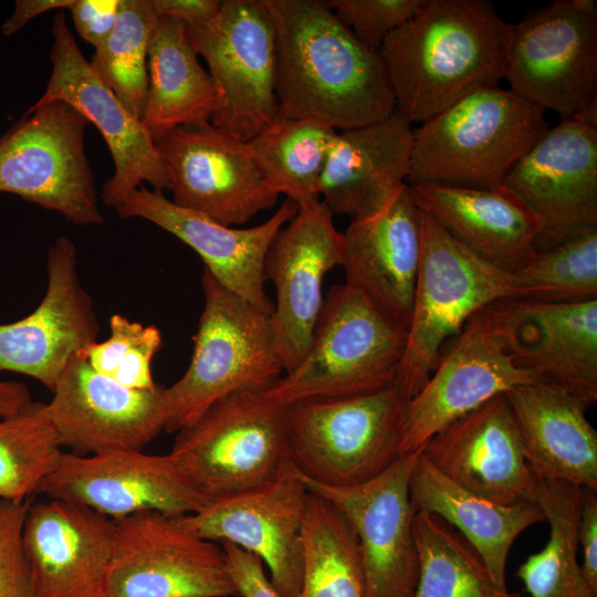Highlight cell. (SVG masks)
<instances>
[{
    "label": "cell",
    "mask_w": 597,
    "mask_h": 597,
    "mask_svg": "<svg viewBox=\"0 0 597 597\" xmlns=\"http://www.w3.org/2000/svg\"><path fill=\"white\" fill-rule=\"evenodd\" d=\"M276 38L279 116L338 130L379 122L395 100L379 51L322 0H264Z\"/></svg>",
    "instance_id": "1"
},
{
    "label": "cell",
    "mask_w": 597,
    "mask_h": 597,
    "mask_svg": "<svg viewBox=\"0 0 597 597\" xmlns=\"http://www.w3.org/2000/svg\"><path fill=\"white\" fill-rule=\"evenodd\" d=\"M512 24L485 0H428L379 48L395 107L422 124L504 78Z\"/></svg>",
    "instance_id": "2"
},
{
    "label": "cell",
    "mask_w": 597,
    "mask_h": 597,
    "mask_svg": "<svg viewBox=\"0 0 597 597\" xmlns=\"http://www.w3.org/2000/svg\"><path fill=\"white\" fill-rule=\"evenodd\" d=\"M545 111L499 85L413 128L407 184L492 189L548 129Z\"/></svg>",
    "instance_id": "3"
},
{
    "label": "cell",
    "mask_w": 597,
    "mask_h": 597,
    "mask_svg": "<svg viewBox=\"0 0 597 597\" xmlns=\"http://www.w3.org/2000/svg\"><path fill=\"white\" fill-rule=\"evenodd\" d=\"M205 305L186 373L163 387L164 431L195 422L213 402L239 390H266L284 374L271 315L222 286L206 269Z\"/></svg>",
    "instance_id": "4"
},
{
    "label": "cell",
    "mask_w": 597,
    "mask_h": 597,
    "mask_svg": "<svg viewBox=\"0 0 597 597\" xmlns=\"http://www.w3.org/2000/svg\"><path fill=\"white\" fill-rule=\"evenodd\" d=\"M406 342L407 327L362 292L347 284L332 286L308 352L266 394L291 405L383 389L396 383Z\"/></svg>",
    "instance_id": "5"
},
{
    "label": "cell",
    "mask_w": 597,
    "mask_h": 597,
    "mask_svg": "<svg viewBox=\"0 0 597 597\" xmlns=\"http://www.w3.org/2000/svg\"><path fill=\"white\" fill-rule=\"evenodd\" d=\"M210 501L263 486L293 467L289 406L247 389L176 432L169 452Z\"/></svg>",
    "instance_id": "6"
},
{
    "label": "cell",
    "mask_w": 597,
    "mask_h": 597,
    "mask_svg": "<svg viewBox=\"0 0 597 597\" xmlns=\"http://www.w3.org/2000/svg\"><path fill=\"white\" fill-rule=\"evenodd\" d=\"M420 222L412 311L396 378L407 400L434 370L444 342L455 336L474 313L498 301L515 298L513 273L480 259L421 210Z\"/></svg>",
    "instance_id": "7"
},
{
    "label": "cell",
    "mask_w": 597,
    "mask_h": 597,
    "mask_svg": "<svg viewBox=\"0 0 597 597\" xmlns=\"http://www.w3.org/2000/svg\"><path fill=\"white\" fill-rule=\"evenodd\" d=\"M406 400L395 383L366 394L287 405L293 467L304 479L333 488L376 478L400 457Z\"/></svg>",
    "instance_id": "8"
},
{
    "label": "cell",
    "mask_w": 597,
    "mask_h": 597,
    "mask_svg": "<svg viewBox=\"0 0 597 597\" xmlns=\"http://www.w3.org/2000/svg\"><path fill=\"white\" fill-rule=\"evenodd\" d=\"M88 121L55 100L34 104L0 138V192H9L75 226L104 222L85 154Z\"/></svg>",
    "instance_id": "9"
},
{
    "label": "cell",
    "mask_w": 597,
    "mask_h": 597,
    "mask_svg": "<svg viewBox=\"0 0 597 597\" xmlns=\"http://www.w3.org/2000/svg\"><path fill=\"white\" fill-rule=\"evenodd\" d=\"M220 93L210 123L247 143L279 116L276 38L264 0H224L207 22L186 27Z\"/></svg>",
    "instance_id": "10"
},
{
    "label": "cell",
    "mask_w": 597,
    "mask_h": 597,
    "mask_svg": "<svg viewBox=\"0 0 597 597\" xmlns=\"http://www.w3.org/2000/svg\"><path fill=\"white\" fill-rule=\"evenodd\" d=\"M113 521L104 597L239 596L221 545L187 530L179 515L144 511Z\"/></svg>",
    "instance_id": "11"
},
{
    "label": "cell",
    "mask_w": 597,
    "mask_h": 597,
    "mask_svg": "<svg viewBox=\"0 0 597 597\" xmlns=\"http://www.w3.org/2000/svg\"><path fill=\"white\" fill-rule=\"evenodd\" d=\"M504 78L562 121L577 117L596 96V1L558 0L512 24Z\"/></svg>",
    "instance_id": "12"
},
{
    "label": "cell",
    "mask_w": 597,
    "mask_h": 597,
    "mask_svg": "<svg viewBox=\"0 0 597 597\" xmlns=\"http://www.w3.org/2000/svg\"><path fill=\"white\" fill-rule=\"evenodd\" d=\"M542 381L512 360L486 307L474 313L442 353L421 389L406 400L399 455L420 451L444 427L512 388Z\"/></svg>",
    "instance_id": "13"
},
{
    "label": "cell",
    "mask_w": 597,
    "mask_h": 597,
    "mask_svg": "<svg viewBox=\"0 0 597 597\" xmlns=\"http://www.w3.org/2000/svg\"><path fill=\"white\" fill-rule=\"evenodd\" d=\"M40 493L111 520L144 511L192 514L210 501L170 453L148 454L143 450L90 455L63 451Z\"/></svg>",
    "instance_id": "14"
},
{
    "label": "cell",
    "mask_w": 597,
    "mask_h": 597,
    "mask_svg": "<svg viewBox=\"0 0 597 597\" xmlns=\"http://www.w3.org/2000/svg\"><path fill=\"white\" fill-rule=\"evenodd\" d=\"M51 31L52 72L35 104L63 101L100 130L114 163V174L103 187V203L116 209L144 181L156 191L168 190V178L156 143L142 121L129 113L93 72L66 24L63 10L54 15Z\"/></svg>",
    "instance_id": "15"
},
{
    "label": "cell",
    "mask_w": 597,
    "mask_h": 597,
    "mask_svg": "<svg viewBox=\"0 0 597 597\" xmlns=\"http://www.w3.org/2000/svg\"><path fill=\"white\" fill-rule=\"evenodd\" d=\"M156 147L171 201L184 209L231 227L276 203L279 195L261 178L245 143L209 121L179 126Z\"/></svg>",
    "instance_id": "16"
},
{
    "label": "cell",
    "mask_w": 597,
    "mask_h": 597,
    "mask_svg": "<svg viewBox=\"0 0 597 597\" xmlns=\"http://www.w3.org/2000/svg\"><path fill=\"white\" fill-rule=\"evenodd\" d=\"M502 186L542 222L536 251L597 228V128L579 118L548 128Z\"/></svg>",
    "instance_id": "17"
},
{
    "label": "cell",
    "mask_w": 597,
    "mask_h": 597,
    "mask_svg": "<svg viewBox=\"0 0 597 597\" xmlns=\"http://www.w3.org/2000/svg\"><path fill=\"white\" fill-rule=\"evenodd\" d=\"M421 450L399 457L383 473L356 485L325 486L300 475L310 492L336 505L353 525L363 558L366 597H413L419 556L410 479Z\"/></svg>",
    "instance_id": "18"
},
{
    "label": "cell",
    "mask_w": 597,
    "mask_h": 597,
    "mask_svg": "<svg viewBox=\"0 0 597 597\" xmlns=\"http://www.w3.org/2000/svg\"><path fill=\"white\" fill-rule=\"evenodd\" d=\"M307 496L292 467L263 486L211 500L196 513L179 515V521L200 537L229 542L258 556L281 597H298Z\"/></svg>",
    "instance_id": "19"
},
{
    "label": "cell",
    "mask_w": 597,
    "mask_h": 597,
    "mask_svg": "<svg viewBox=\"0 0 597 597\" xmlns=\"http://www.w3.org/2000/svg\"><path fill=\"white\" fill-rule=\"evenodd\" d=\"M297 212L273 238L264 262L265 280L275 287L271 315L284 374L308 352L322 305L326 273L343 263L344 238L334 214L318 199Z\"/></svg>",
    "instance_id": "20"
},
{
    "label": "cell",
    "mask_w": 597,
    "mask_h": 597,
    "mask_svg": "<svg viewBox=\"0 0 597 597\" xmlns=\"http://www.w3.org/2000/svg\"><path fill=\"white\" fill-rule=\"evenodd\" d=\"M46 274V290L36 308L19 321L0 324V373L32 377L52 391L70 362L97 342L98 322L69 238L59 237L49 248Z\"/></svg>",
    "instance_id": "21"
},
{
    "label": "cell",
    "mask_w": 597,
    "mask_h": 597,
    "mask_svg": "<svg viewBox=\"0 0 597 597\" xmlns=\"http://www.w3.org/2000/svg\"><path fill=\"white\" fill-rule=\"evenodd\" d=\"M486 310L514 364L543 383L597 400V300L580 303L498 301Z\"/></svg>",
    "instance_id": "22"
},
{
    "label": "cell",
    "mask_w": 597,
    "mask_h": 597,
    "mask_svg": "<svg viewBox=\"0 0 597 597\" xmlns=\"http://www.w3.org/2000/svg\"><path fill=\"white\" fill-rule=\"evenodd\" d=\"M161 391L125 387L78 354L59 377L46 411L61 447L72 453L143 450L165 428Z\"/></svg>",
    "instance_id": "23"
},
{
    "label": "cell",
    "mask_w": 597,
    "mask_h": 597,
    "mask_svg": "<svg viewBox=\"0 0 597 597\" xmlns=\"http://www.w3.org/2000/svg\"><path fill=\"white\" fill-rule=\"evenodd\" d=\"M297 209L293 200L286 199L263 223L237 229L184 209L163 192L140 186L115 210L122 218L147 220L178 238L202 259L205 269L222 286L272 315L274 305L265 292V256L276 232Z\"/></svg>",
    "instance_id": "24"
},
{
    "label": "cell",
    "mask_w": 597,
    "mask_h": 597,
    "mask_svg": "<svg viewBox=\"0 0 597 597\" xmlns=\"http://www.w3.org/2000/svg\"><path fill=\"white\" fill-rule=\"evenodd\" d=\"M421 453L447 479L475 495L500 504L535 501L537 476L505 394L444 427Z\"/></svg>",
    "instance_id": "25"
},
{
    "label": "cell",
    "mask_w": 597,
    "mask_h": 597,
    "mask_svg": "<svg viewBox=\"0 0 597 597\" xmlns=\"http://www.w3.org/2000/svg\"><path fill=\"white\" fill-rule=\"evenodd\" d=\"M347 285L408 328L421 251L420 210L408 184L343 232Z\"/></svg>",
    "instance_id": "26"
},
{
    "label": "cell",
    "mask_w": 597,
    "mask_h": 597,
    "mask_svg": "<svg viewBox=\"0 0 597 597\" xmlns=\"http://www.w3.org/2000/svg\"><path fill=\"white\" fill-rule=\"evenodd\" d=\"M22 543L39 597H101L114 521L62 500L31 503Z\"/></svg>",
    "instance_id": "27"
},
{
    "label": "cell",
    "mask_w": 597,
    "mask_h": 597,
    "mask_svg": "<svg viewBox=\"0 0 597 597\" xmlns=\"http://www.w3.org/2000/svg\"><path fill=\"white\" fill-rule=\"evenodd\" d=\"M417 207L480 259L514 273L537 251L542 222L503 186L473 189L408 184Z\"/></svg>",
    "instance_id": "28"
},
{
    "label": "cell",
    "mask_w": 597,
    "mask_h": 597,
    "mask_svg": "<svg viewBox=\"0 0 597 597\" xmlns=\"http://www.w3.org/2000/svg\"><path fill=\"white\" fill-rule=\"evenodd\" d=\"M412 140V124L397 111L337 132L320 180V199L333 214L350 220L377 209L406 184Z\"/></svg>",
    "instance_id": "29"
},
{
    "label": "cell",
    "mask_w": 597,
    "mask_h": 597,
    "mask_svg": "<svg viewBox=\"0 0 597 597\" xmlns=\"http://www.w3.org/2000/svg\"><path fill=\"white\" fill-rule=\"evenodd\" d=\"M526 460L540 479L597 490V431L588 407L568 391L543 381L505 392Z\"/></svg>",
    "instance_id": "30"
},
{
    "label": "cell",
    "mask_w": 597,
    "mask_h": 597,
    "mask_svg": "<svg viewBox=\"0 0 597 597\" xmlns=\"http://www.w3.org/2000/svg\"><path fill=\"white\" fill-rule=\"evenodd\" d=\"M417 512L433 514L457 527L479 555L498 587H506V562L516 537L545 521L536 501L500 504L475 495L441 474L420 452L410 479Z\"/></svg>",
    "instance_id": "31"
},
{
    "label": "cell",
    "mask_w": 597,
    "mask_h": 597,
    "mask_svg": "<svg viewBox=\"0 0 597 597\" xmlns=\"http://www.w3.org/2000/svg\"><path fill=\"white\" fill-rule=\"evenodd\" d=\"M186 25L159 17L148 48V91L142 123L157 143L184 125L210 121L220 93L198 61Z\"/></svg>",
    "instance_id": "32"
},
{
    "label": "cell",
    "mask_w": 597,
    "mask_h": 597,
    "mask_svg": "<svg viewBox=\"0 0 597 597\" xmlns=\"http://www.w3.org/2000/svg\"><path fill=\"white\" fill-rule=\"evenodd\" d=\"M336 134L314 119L277 116L245 147L265 185L300 206L320 199V180Z\"/></svg>",
    "instance_id": "33"
},
{
    "label": "cell",
    "mask_w": 597,
    "mask_h": 597,
    "mask_svg": "<svg viewBox=\"0 0 597 597\" xmlns=\"http://www.w3.org/2000/svg\"><path fill=\"white\" fill-rule=\"evenodd\" d=\"M579 494L574 484L537 478L534 500L549 524V537L516 574L531 597H597L577 558Z\"/></svg>",
    "instance_id": "34"
},
{
    "label": "cell",
    "mask_w": 597,
    "mask_h": 597,
    "mask_svg": "<svg viewBox=\"0 0 597 597\" xmlns=\"http://www.w3.org/2000/svg\"><path fill=\"white\" fill-rule=\"evenodd\" d=\"M298 597H366L359 542L345 514L308 491Z\"/></svg>",
    "instance_id": "35"
},
{
    "label": "cell",
    "mask_w": 597,
    "mask_h": 597,
    "mask_svg": "<svg viewBox=\"0 0 597 597\" xmlns=\"http://www.w3.org/2000/svg\"><path fill=\"white\" fill-rule=\"evenodd\" d=\"M419 574L413 597H521L496 586L475 551L449 524L417 512Z\"/></svg>",
    "instance_id": "36"
},
{
    "label": "cell",
    "mask_w": 597,
    "mask_h": 597,
    "mask_svg": "<svg viewBox=\"0 0 597 597\" xmlns=\"http://www.w3.org/2000/svg\"><path fill=\"white\" fill-rule=\"evenodd\" d=\"M158 18L151 0H119L111 35L88 61L96 76L140 121L148 91V48Z\"/></svg>",
    "instance_id": "37"
},
{
    "label": "cell",
    "mask_w": 597,
    "mask_h": 597,
    "mask_svg": "<svg viewBox=\"0 0 597 597\" xmlns=\"http://www.w3.org/2000/svg\"><path fill=\"white\" fill-rule=\"evenodd\" d=\"M62 449L45 402L0 416V498L20 504L39 494Z\"/></svg>",
    "instance_id": "38"
},
{
    "label": "cell",
    "mask_w": 597,
    "mask_h": 597,
    "mask_svg": "<svg viewBox=\"0 0 597 597\" xmlns=\"http://www.w3.org/2000/svg\"><path fill=\"white\" fill-rule=\"evenodd\" d=\"M515 298L538 303L597 300V228L536 253L513 273Z\"/></svg>",
    "instance_id": "39"
},
{
    "label": "cell",
    "mask_w": 597,
    "mask_h": 597,
    "mask_svg": "<svg viewBox=\"0 0 597 597\" xmlns=\"http://www.w3.org/2000/svg\"><path fill=\"white\" fill-rule=\"evenodd\" d=\"M111 335L88 345L81 354L98 374L133 389L155 390L151 359L163 344L159 328L114 314Z\"/></svg>",
    "instance_id": "40"
},
{
    "label": "cell",
    "mask_w": 597,
    "mask_h": 597,
    "mask_svg": "<svg viewBox=\"0 0 597 597\" xmlns=\"http://www.w3.org/2000/svg\"><path fill=\"white\" fill-rule=\"evenodd\" d=\"M428 0H329L337 18L367 46L379 51L385 39L418 14Z\"/></svg>",
    "instance_id": "41"
},
{
    "label": "cell",
    "mask_w": 597,
    "mask_h": 597,
    "mask_svg": "<svg viewBox=\"0 0 597 597\" xmlns=\"http://www.w3.org/2000/svg\"><path fill=\"white\" fill-rule=\"evenodd\" d=\"M30 504L0 498V597H39L22 543Z\"/></svg>",
    "instance_id": "42"
},
{
    "label": "cell",
    "mask_w": 597,
    "mask_h": 597,
    "mask_svg": "<svg viewBox=\"0 0 597 597\" xmlns=\"http://www.w3.org/2000/svg\"><path fill=\"white\" fill-rule=\"evenodd\" d=\"M231 578L242 597H281L263 570L262 561L229 542L219 543Z\"/></svg>",
    "instance_id": "43"
},
{
    "label": "cell",
    "mask_w": 597,
    "mask_h": 597,
    "mask_svg": "<svg viewBox=\"0 0 597 597\" xmlns=\"http://www.w3.org/2000/svg\"><path fill=\"white\" fill-rule=\"evenodd\" d=\"M119 0H74L70 8L80 36L96 49L111 35Z\"/></svg>",
    "instance_id": "44"
},
{
    "label": "cell",
    "mask_w": 597,
    "mask_h": 597,
    "mask_svg": "<svg viewBox=\"0 0 597 597\" xmlns=\"http://www.w3.org/2000/svg\"><path fill=\"white\" fill-rule=\"evenodd\" d=\"M577 537L583 551L584 578L597 593V495L586 488H580Z\"/></svg>",
    "instance_id": "45"
},
{
    "label": "cell",
    "mask_w": 597,
    "mask_h": 597,
    "mask_svg": "<svg viewBox=\"0 0 597 597\" xmlns=\"http://www.w3.org/2000/svg\"><path fill=\"white\" fill-rule=\"evenodd\" d=\"M158 17L182 22L186 27L197 25L213 18L221 6L218 0H151Z\"/></svg>",
    "instance_id": "46"
},
{
    "label": "cell",
    "mask_w": 597,
    "mask_h": 597,
    "mask_svg": "<svg viewBox=\"0 0 597 597\" xmlns=\"http://www.w3.org/2000/svg\"><path fill=\"white\" fill-rule=\"evenodd\" d=\"M74 0H18L10 18L2 24V33L11 35L35 17L51 11L71 8Z\"/></svg>",
    "instance_id": "47"
},
{
    "label": "cell",
    "mask_w": 597,
    "mask_h": 597,
    "mask_svg": "<svg viewBox=\"0 0 597 597\" xmlns=\"http://www.w3.org/2000/svg\"><path fill=\"white\" fill-rule=\"evenodd\" d=\"M29 389L19 381L0 379V416L14 415L32 402Z\"/></svg>",
    "instance_id": "48"
},
{
    "label": "cell",
    "mask_w": 597,
    "mask_h": 597,
    "mask_svg": "<svg viewBox=\"0 0 597 597\" xmlns=\"http://www.w3.org/2000/svg\"><path fill=\"white\" fill-rule=\"evenodd\" d=\"M101 597H104L103 595Z\"/></svg>",
    "instance_id": "49"
}]
</instances>
